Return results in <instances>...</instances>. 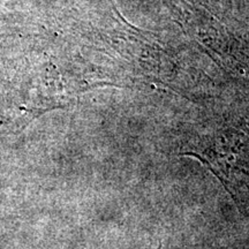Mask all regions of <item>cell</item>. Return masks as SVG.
I'll return each mask as SVG.
<instances>
[{
    "mask_svg": "<svg viewBox=\"0 0 249 249\" xmlns=\"http://www.w3.org/2000/svg\"><path fill=\"white\" fill-rule=\"evenodd\" d=\"M158 249H163V245L160 244V246H158Z\"/></svg>",
    "mask_w": 249,
    "mask_h": 249,
    "instance_id": "6da1fadb",
    "label": "cell"
}]
</instances>
